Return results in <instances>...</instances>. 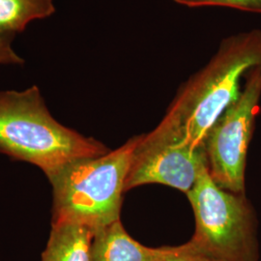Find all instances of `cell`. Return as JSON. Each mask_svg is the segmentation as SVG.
<instances>
[{"label": "cell", "mask_w": 261, "mask_h": 261, "mask_svg": "<svg viewBox=\"0 0 261 261\" xmlns=\"http://www.w3.org/2000/svg\"><path fill=\"white\" fill-rule=\"evenodd\" d=\"M261 67V29L224 38L210 61L183 84L158 126L141 135V144L203 147L215 122L241 92L243 76Z\"/></svg>", "instance_id": "6da1fadb"}, {"label": "cell", "mask_w": 261, "mask_h": 261, "mask_svg": "<svg viewBox=\"0 0 261 261\" xmlns=\"http://www.w3.org/2000/svg\"><path fill=\"white\" fill-rule=\"evenodd\" d=\"M141 140V138H140ZM207 165L204 148L173 143H139L125 181V192L145 184H163L188 194Z\"/></svg>", "instance_id": "8992f818"}, {"label": "cell", "mask_w": 261, "mask_h": 261, "mask_svg": "<svg viewBox=\"0 0 261 261\" xmlns=\"http://www.w3.org/2000/svg\"><path fill=\"white\" fill-rule=\"evenodd\" d=\"M187 7L217 6L240 10L254 14H261V0H173Z\"/></svg>", "instance_id": "30bf717a"}, {"label": "cell", "mask_w": 261, "mask_h": 261, "mask_svg": "<svg viewBox=\"0 0 261 261\" xmlns=\"http://www.w3.org/2000/svg\"><path fill=\"white\" fill-rule=\"evenodd\" d=\"M55 13V0H0V37H15L31 21Z\"/></svg>", "instance_id": "9c48e42d"}, {"label": "cell", "mask_w": 261, "mask_h": 261, "mask_svg": "<svg viewBox=\"0 0 261 261\" xmlns=\"http://www.w3.org/2000/svg\"><path fill=\"white\" fill-rule=\"evenodd\" d=\"M195 215L190 243L215 261H259L257 219L245 194L218 186L208 167L186 195Z\"/></svg>", "instance_id": "277c9868"}, {"label": "cell", "mask_w": 261, "mask_h": 261, "mask_svg": "<svg viewBox=\"0 0 261 261\" xmlns=\"http://www.w3.org/2000/svg\"><path fill=\"white\" fill-rule=\"evenodd\" d=\"M92 229L74 224H53L41 261H90Z\"/></svg>", "instance_id": "ba28073f"}, {"label": "cell", "mask_w": 261, "mask_h": 261, "mask_svg": "<svg viewBox=\"0 0 261 261\" xmlns=\"http://www.w3.org/2000/svg\"><path fill=\"white\" fill-rule=\"evenodd\" d=\"M238 98L215 122L203 142L210 176L218 186L245 194L247 154L261 98V67L252 69Z\"/></svg>", "instance_id": "5b68a950"}, {"label": "cell", "mask_w": 261, "mask_h": 261, "mask_svg": "<svg viewBox=\"0 0 261 261\" xmlns=\"http://www.w3.org/2000/svg\"><path fill=\"white\" fill-rule=\"evenodd\" d=\"M141 136L107 154L75 161L48 176L53 224H74L94 232L119 219L125 181Z\"/></svg>", "instance_id": "3957f363"}, {"label": "cell", "mask_w": 261, "mask_h": 261, "mask_svg": "<svg viewBox=\"0 0 261 261\" xmlns=\"http://www.w3.org/2000/svg\"><path fill=\"white\" fill-rule=\"evenodd\" d=\"M109 151L100 141L57 121L36 85L0 91L1 154L30 163L48 177L75 161Z\"/></svg>", "instance_id": "7a4b0ae2"}, {"label": "cell", "mask_w": 261, "mask_h": 261, "mask_svg": "<svg viewBox=\"0 0 261 261\" xmlns=\"http://www.w3.org/2000/svg\"><path fill=\"white\" fill-rule=\"evenodd\" d=\"M13 36L0 37V65L8 64H22L24 60L18 56V54L12 47Z\"/></svg>", "instance_id": "7c38bea8"}, {"label": "cell", "mask_w": 261, "mask_h": 261, "mask_svg": "<svg viewBox=\"0 0 261 261\" xmlns=\"http://www.w3.org/2000/svg\"><path fill=\"white\" fill-rule=\"evenodd\" d=\"M165 247L149 248L132 238L120 220L94 232L90 261H161Z\"/></svg>", "instance_id": "52a82bcc"}, {"label": "cell", "mask_w": 261, "mask_h": 261, "mask_svg": "<svg viewBox=\"0 0 261 261\" xmlns=\"http://www.w3.org/2000/svg\"><path fill=\"white\" fill-rule=\"evenodd\" d=\"M161 261H215L199 252L190 241L177 247H165V254Z\"/></svg>", "instance_id": "8fae6325"}]
</instances>
